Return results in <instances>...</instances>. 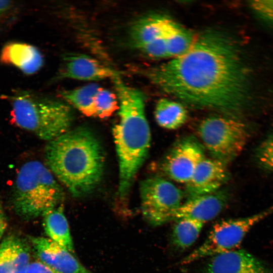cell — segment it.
<instances>
[{
	"label": "cell",
	"instance_id": "6da1fadb",
	"mask_svg": "<svg viewBox=\"0 0 273 273\" xmlns=\"http://www.w3.org/2000/svg\"><path fill=\"white\" fill-rule=\"evenodd\" d=\"M241 49L228 34L206 30L187 52L153 69L149 77L187 104L241 119L263 93L256 89L255 72Z\"/></svg>",
	"mask_w": 273,
	"mask_h": 273
},
{
	"label": "cell",
	"instance_id": "7a4b0ae2",
	"mask_svg": "<svg viewBox=\"0 0 273 273\" xmlns=\"http://www.w3.org/2000/svg\"><path fill=\"white\" fill-rule=\"evenodd\" d=\"M44 157L48 168L74 197L92 192L102 178L104 152L88 128L70 129L48 142Z\"/></svg>",
	"mask_w": 273,
	"mask_h": 273
},
{
	"label": "cell",
	"instance_id": "3957f363",
	"mask_svg": "<svg viewBox=\"0 0 273 273\" xmlns=\"http://www.w3.org/2000/svg\"><path fill=\"white\" fill-rule=\"evenodd\" d=\"M119 101V120L113 129L119 164L118 194L124 198L149 153L151 133L141 92L112 79Z\"/></svg>",
	"mask_w": 273,
	"mask_h": 273
},
{
	"label": "cell",
	"instance_id": "277c9868",
	"mask_svg": "<svg viewBox=\"0 0 273 273\" xmlns=\"http://www.w3.org/2000/svg\"><path fill=\"white\" fill-rule=\"evenodd\" d=\"M14 93L7 98L12 106V120L19 127L48 142L70 129L73 116L68 105L27 91Z\"/></svg>",
	"mask_w": 273,
	"mask_h": 273
},
{
	"label": "cell",
	"instance_id": "5b68a950",
	"mask_svg": "<svg viewBox=\"0 0 273 273\" xmlns=\"http://www.w3.org/2000/svg\"><path fill=\"white\" fill-rule=\"evenodd\" d=\"M41 162L32 160L20 168L14 184L12 203L25 219L34 218L55 208L62 200V187Z\"/></svg>",
	"mask_w": 273,
	"mask_h": 273
},
{
	"label": "cell",
	"instance_id": "8992f818",
	"mask_svg": "<svg viewBox=\"0 0 273 273\" xmlns=\"http://www.w3.org/2000/svg\"><path fill=\"white\" fill-rule=\"evenodd\" d=\"M198 132L212 158L228 164L242 151L250 131L241 119L223 115L203 120Z\"/></svg>",
	"mask_w": 273,
	"mask_h": 273
},
{
	"label": "cell",
	"instance_id": "52a82bcc",
	"mask_svg": "<svg viewBox=\"0 0 273 273\" xmlns=\"http://www.w3.org/2000/svg\"><path fill=\"white\" fill-rule=\"evenodd\" d=\"M272 214L273 206L251 216L218 222L213 226L203 243L184 257L181 264H190L234 250L254 225Z\"/></svg>",
	"mask_w": 273,
	"mask_h": 273
},
{
	"label": "cell",
	"instance_id": "ba28073f",
	"mask_svg": "<svg viewBox=\"0 0 273 273\" xmlns=\"http://www.w3.org/2000/svg\"><path fill=\"white\" fill-rule=\"evenodd\" d=\"M140 192L142 214L153 226L172 221L183 203V192L172 183L158 177L142 181Z\"/></svg>",
	"mask_w": 273,
	"mask_h": 273
},
{
	"label": "cell",
	"instance_id": "9c48e42d",
	"mask_svg": "<svg viewBox=\"0 0 273 273\" xmlns=\"http://www.w3.org/2000/svg\"><path fill=\"white\" fill-rule=\"evenodd\" d=\"M204 150V147L194 137L181 139L164 158L163 171L173 180L186 184L197 166L205 158Z\"/></svg>",
	"mask_w": 273,
	"mask_h": 273
},
{
	"label": "cell",
	"instance_id": "30bf717a",
	"mask_svg": "<svg viewBox=\"0 0 273 273\" xmlns=\"http://www.w3.org/2000/svg\"><path fill=\"white\" fill-rule=\"evenodd\" d=\"M227 164L206 157L199 164L186 183L188 199L209 194L219 190L230 178Z\"/></svg>",
	"mask_w": 273,
	"mask_h": 273
},
{
	"label": "cell",
	"instance_id": "8fae6325",
	"mask_svg": "<svg viewBox=\"0 0 273 273\" xmlns=\"http://www.w3.org/2000/svg\"><path fill=\"white\" fill-rule=\"evenodd\" d=\"M199 273H272L261 261L243 250L211 257Z\"/></svg>",
	"mask_w": 273,
	"mask_h": 273
},
{
	"label": "cell",
	"instance_id": "7c38bea8",
	"mask_svg": "<svg viewBox=\"0 0 273 273\" xmlns=\"http://www.w3.org/2000/svg\"><path fill=\"white\" fill-rule=\"evenodd\" d=\"M63 64L58 78L81 80H97L120 77L122 73L108 67L89 56L68 54L63 58Z\"/></svg>",
	"mask_w": 273,
	"mask_h": 273
},
{
	"label": "cell",
	"instance_id": "4fadbf2b",
	"mask_svg": "<svg viewBox=\"0 0 273 273\" xmlns=\"http://www.w3.org/2000/svg\"><path fill=\"white\" fill-rule=\"evenodd\" d=\"M39 261L58 273H93L74 257L69 251L48 238H31Z\"/></svg>",
	"mask_w": 273,
	"mask_h": 273
},
{
	"label": "cell",
	"instance_id": "5bb4252c",
	"mask_svg": "<svg viewBox=\"0 0 273 273\" xmlns=\"http://www.w3.org/2000/svg\"><path fill=\"white\" fill-rule=\"evenodd\" d=\"M229 199L228 192L222 190L188 199L178 208L172 220L189 218L204 223L219 215L226 206Z\"/></svg>",
	"mask_w": 273,
	"mask_h": 273
},
{
	"label": "cell",
	"instance_id": "9a60e30c",
	"mask_svg": "<svg viewBox=\"0 0 273 273\" xmlns=\"http://www.w3.org/2000/svg\"><path fill=\"white\" fill-rule=\"evenodd\" d=\"M0 62L12 65L26 75L37 72L43 64V56L34 46L21 42H10L1 51Z\"/></svg>",
	"mask_w": 273,
	"mask_h": 273
},
{
	"label": "cell",
	"instance_id": "2e32d148",
	"mask_svg": "<svg viewBox=\"0 0 273 273\" xmlns=\"http://www.w3.org/2000/svg\"><path fill=\"white\" fill-rule=\"evenodd\" d=\"M29 264L27 246L19 239L11 237L0 245V273H26Z\"/></svg>",
	"mask_w": 273,
	"mask_h": 273
},
{
	"label": "cell",
	"instance_id": "e0dca14e",
	"mask_svg": "<svg viewBox=\"0 0 273 273\" xmlns=\"http://www.w3.org/2000/svg\"><path fill=\"white\" fill-rule=\"evenodd\" d=\"M42 215L43 227L48 238L72 253L74 250L73 241L62 207L51 209Z\"/></svg>",
	"mask_w": 273,
	"mask_h": 273
},
{
	"label": "cell",
	"instance_id": "ac0fdd59",
	"mask_svg": "<svg viewBox=\"0 0 273 273\" xmlns=\"http://www.w3.org/2000/svg\"><path fill=\"white\" fill-rule=\"evenodd\" d=\"M162 37L166 46L168 57L172 58L187 52L195 37L190 31L166 17L163 24Z\"/></svg>",
	"mask_w": 273,
	"mask_h": 273
},
{
	"label": "cell",
	"instance_id": "d6986e66",
	"mask_svg": "<svg viewBox=\"0 0 273 273\" xmlns=\"http://www.w3.org/2000/svg\"><path fill=\"white\" fill-rule=\"evenodd\" d=\"M165 17L153 15L135 21L129 29L132 45L136 49L162 37V27Z\"/></svg>",
	"mask_w": 273,
	"mask_h": 273
},
{
	"label": "cell",
	"instance_id": "ffe728a7",
	"mask_svg": "<svg viewBox=\"0 0 273 273\" xmlns=\"http://www.w3.org/2000/svg\"><path fill=\"white\" fill-rule=\"evenodd\" d=\"M155 117L160 126L168 129H176L186 122L188 112L180 103L161 99L156 104Z\"/></svg>",
	"mask_w": 273,
	"mask_h": 273
},
{
	"label": "cell",
	"instance_id": "44dd1931",
	"mask_svg": "<svg viewBox=\"0 0 273 273\" xmlns=\"http://www.w3.org/2000/svg\"><path fill=\"white\" fill-rule=\"evenodd\" d=\"M100 87L96 83L61 92L62 97L81 113L95 117V97Z\"/></svg>",
	"mask_w": 273,
	"mask_h": 273
},
{
	"label": "cell",
	"instance_id": "7402d4cb",
	"mask_svg": "<svg viewBox=\"0 0 273 273\" xmlns=\"http://www.w3.org/2000/svg\"><path fill=\"white\" fill-rule=\"evenodd\" d=\"M204 223L189 218L175 220L171 233V242L177 248L184 250L191 246L198 239Z\"/></svg>",
	"mask_w": 273,
	"mask_h": 273
},
{
	"label": "cell",
	"instance_id": "603a6c76",
	"mask_svg": "<svg viewBox=\"0 0 273 273\" xmlns=\"http://www.w3.org/2000/svg\"><path fill=\"white\" fill-rule=\"evenodd\" d=\"M253 158L260 169L273 173V130L268 132L257 145Z\"/></svg>",
	"mask_w": 273,
	"mask_h": 273
},
{
	"label": "cell",
	"instance_id": "cb8c5ba5",
	"mask_svg": "<svg viewBox=\"0 0 273 273\" xmlns=\"http://www.w3.org/2000/svg\"><path fill=\"white\" fill-rule=\"evenodd\" d=\"M117 101L113 93L100 87L94 99L95 117L104 118L111 115L117 108Z\"/></svg>",
	"mask_w": 273,
	"mask_h": 273
},
{
	"label": "cell",
	"instance_id": "d4e9b609",
	"mask_svg": "<svg viewBox=\"0 0 273 273\" xmlns=\"http://www.w3.org/2000/svg\"><path fill=\"white\" fill-rule=\"evenodd\" d=\"M248 6L259 22L273 30V1H251Z\"/></svg>",
	"mask_w": 273,
	"mask_h": 273
},
{
	"label": "cell",
	"instance_id": "484cf974",
	"mask_svg": "<svg viewBox=\"0 0 273 273\" xmlns=\"http://www.w3.org/2000/svg\"><path fill=\"white\" fill-rule=\"evenodd\" d=\"M143 53L152 58L168 57L166 46L163 37H161L138 49Z\"/></svg>",
	"mask_w": 273,
	"mask_h": 273
},
{
	"label": "cell",
	"instance_id": "4316f807",
	"mask_svg": "<svg viewBox=\"0 0 273 273\" xmlns=\"http://www.w3.org/2000/svg\"><path fill=\"white\" fill-rule=\"evenodd\" d=\"M17 5L11 1H0V27L7 25L16 17Z\"/></svg>",
	"mask_w": 273,
	"mask_h": 273
},
{
	"label": "cell",
	"instance_id": "83f0119b",
	"mask_svg": "<svg viewBox=\"0 0 273 273\" xmlns=\"http://www.w3.org/2000/svg\"><path fill=\"white\" fill-rule=\"evenodd\" d=\"M26 273H58L40 261L29 263Z\"/></svg>",
	"mask_w": 273,
	"mask_h": 273
},
{
	"label": "cell",
	"instance_id": "f1b7e54d",
	"mask_svg": "<svg viewBox=\"0 0 273 273\" xmlns=\"http://www.w3.org/2000/svg\"><path fill=\"white\" fill-rule=\"evenodd\" d=\"M7 227V221L1 202H0V239Z\"/></svg>",
	"mask_w": 273,
	"mask_h": 273
}]
</instances>
